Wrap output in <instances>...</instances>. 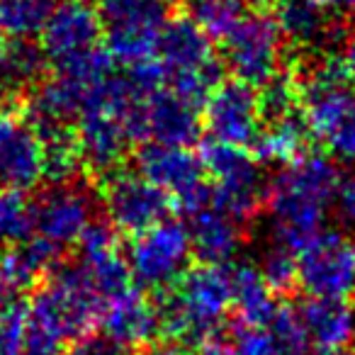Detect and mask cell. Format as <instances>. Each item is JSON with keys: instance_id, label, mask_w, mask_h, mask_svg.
<instances>
[{"instance_id": "obj_1", "label": "cell", "mask_w": 355, "mask_h": 355, "mask_svg": "<svg viewBox=\"0 0 355 355\" xmlns=\"http://www.w3.org/2000/svg\"><path fill=\"white\" fill-rule=\"evenodd\" d=\"M340 173L329 153H309L292 166L280 168L268 180L266 207L272 217L275 243L300 256L326 232V214L334 205Z\"/></svg>"}, {"instance_id": "obj_40", "label": "cell", "mask_w": 355, "mask_h": 355, "mask_svg": "<svg viewBox=\"0 0 355 355\" xmlns=\"http://www.w3.org/2000/svg\"><path fill=\"white\" fill-rule=\"evenodd\" d=\"M246 3H251L256 8H275L280 0H246Z\"/></svg>"}, {"instance_id": "obj_3", "label": "cell", "mask_w": 355, "mask_h": 355, "mask_svg": "<svg viewBox=\"0 0 355 355\" xmlns=\"http://www.w3.org/2000/svg\"><path fill=\"white\" fill-rule=\"evenodd\" d=\"M300 105L311 139L334 161H355V93L340 56L311 64L300 78Z\"/></svg>"}, {"instance_id": "obj_38", "label": "cell", "mask_w": 355, "mask_h": 355, "mask_svg": "<svg viewBox=\"0 0 355 355\" xmlns=\"http://www.w3.org/2000/svg\"><path fill=\"white\" fill-rule=\"evenodd\" d=\"M8 51H10V37H6L0 32V93H3V80H6Z\"/></svg>"}, {"instance_id": "obj_5", "label": "cell", "mask_w": 355, "mask_h": 355, "mask_svg": "<svg viewBox=\"0 0 355 355\" xmlns=\"http://www.w3.org/2000/svg\"><path fill=\"white\" fill-rule=\"evenodd\" d=\"M200 161L209 175V205L246 224L266 207L268 180L261 161L248 148L207 139L200 144Z\"/></svg>"}, {"instance_id": "obj_36", "label": "cell", "mask_w": 355, "mask_h": 355, "mask_svg": "<svg viewBox=\"0 0 355 355\" xmlns=\"http://www.w3.org/2000/svg\"><path fill=\"white\" fill-rule=\"evenodd\" d=\"M340 61H343L345 69H348L350 78L355 80V32L350 37H345V44H343V49H340Z\"/></svg>"}, {"instance_id": "obj_26", "label": "cell", "mask_w": 355, "mask_h": 355, "mask_svg": "<svg viewBox=\"0 0 355 355\" xmlns=\"http://www.w3.org/2000/svg\"><path fill=\"white\" fill-rule=\"evenodd\" d=\"M59 0H0V32L10 40H35Z\"/></svg>"}, {"instance_id": "obj_29", "label": "cell", "mask_w": 355, "mask_h": 355, "mask_svg": "<svg viewBox=\"0 0 355 355\" xmlns=\"http://www.w3.org/2000/svg\"><path fill=\"white\" fill-rule=\"evenodd\" d=\"M258 268L275 295H290L295 292V287H300V258L295 251L280 243H272L268 248Z\"/></svg>"}, {"instance_id": "obj_35", "label": "cell", "mask_w": 355, "mask_h": 355, "mask_svg": "<svg viewBox=\"0 0 355 355\" xmlns=\"http://www.w3.org/2000/svg\"><path fill=\"white\" fill-rule=\"evenodd\" d=\"M22 355H66V353L61 340H56L54 336L44 334V331L35 329L30 324V338H27L25 353Z\"/></svg>"}, {"instance_id": "obj_7", "label": "cell", "mask_w": 355, "mask_h": 355, "mask_svg": "<svg viewBox=\"0 0 355 355\" xmlns=\"http://www.w3.org/2000/svg\"><path fill=\"white\" fill-rule=\"evenodd\" d=\"M105 27L90 0H59L40 35V46L54 73L88 64L103 51Z\"/></svg>"}, {"instance_id": "obj_14", "label": "cell", "mask_w": 355, "mask_h": 355, "mask_svg": "<svg viewBox=\"0 0 355 355\" xmlns=\"http://www.w3.org/2000/svg\"><path fill=\"white\" fill-rule=\"evenodd\" d=\"M95 198L78 183L49 185L37 198V236L64 253L95 222Z\"/></svg>"}, {"instance_id": "obj_2", "label": "cell", "mask_w": 355, "mask_h": 355, "mask_svg": "<svg viewBox=\"0 0 355 355\" xmlns=\"http://www.w3.org/2000/svg\"><path fill=\"white\" fill-rule=\"evenodd\" d=\"M161 334L185 350H200L224 331L232 309V270L198 263L171 290L156 295Z\"/></svg>"}, {"instance_id": "obj_41", "label": "cell", "mask_w": 355, "mask_h": 355, "mask_svg": "<svg viewBox=\"0 0 355 355\" xmlns=\"http://www.w3.org/2000/svg\"><path fill=\"white\" fill-rule=\"evenodd\" d=\"M321 3H326L329 8H350V0H321Z\"/></svg>"}, {"instance_id": "obj_12", "label": "cell", "mask_w": 355, "mask_h": 355, "mask_svg": "<svg viewBox=\"0 0 355 355\" xmlns=\"http://www.w3.org/2000/svg\"><path fill=\"white\" fill-rule=\"evenodd\" d=\"M300 287L309 297H355V239L326 229L300 253Z\"/></svg>"}, {"instance_id": "obj_19", "label": "cell", "mask_w": 355, "mask_h": 355, "mask_svg": "<svg viewBox=\"0 0 355 355\" xmlns=\"http://www.w3.org/2000/svg\"><path fill=\"white\" fill-rule=\"evenodd\" d=\"M103 334L127 348H148L161 334V316L156 300H148L141 290H129L105 304L100 316Z\"/></svg>"}, {"instance_id": "obj_37", "label": "cell", "mask_w": 355, "mask_h": 355, "mask_svg": "<svg viewBox=\"0 0 355 355\" xmlns=\"http://www.w3.org/2000/svg\"><path fill=\"white\" fill-rule=\"evenodd\" d=\"M144 355H188V350L180 348L173 340H166V343H151L144 350Z\"/></svg>"}, {"instance_id": "obj_8", "label": "cell", "mask_w": 355, "mask_h": 355, "mask_svg": "<svg viewBox=\"0 0 355 355\" xmlns=\"http://www.w3.org/2000/svg\"><path fill=\"white\" fill-rule=\"evenodd\" d=\"M141 178L161 188L180 212L193 214L209 205V180L198 153L185 146L144 141L134 153Z\"/></svg>"}, {"instance_id": "obj_43", "label": "cell", "mask_w": 355, "mask_h": 355, "mask_svg": "<svg viewBox=\"0 0 355 355\" xmlns=\"http://www.w3.org/2000/svg\"><path fill=\"white\" fill-rule=\"evenodd\" d=\"M0 190H3V185H0Z\"/></svg>"}, {"instance_id": "obj_34", "label": "cell", "mask_w": 355, "mask_h": 355, "mask_svg": "<svg viewBox=\"0 0 355 355\" xmlns=\"http://www.w3.org/2000/svg\"><path fill=\"white\" fill-rule=\"evenodd\" d=\"M334 212L345 227H355V171L340 173V180L336 185Z\"/></svg>"}, {"instance_id": "obj_9", "label": "cell", "mask_w": 355, "mask_h": 355, "mask_svg": "<svg viewBox=\"0 0 355 355\" xmlns=\"http://www.w3.org/2000/svg\"><path fill=\"white\" fill-rule=\"evenodd\" d=\"M193 243L188 227L175 219L156 224L148 232L132 236L127 248V263L132 277L141 290H151L156 295L171 290L188 270Z\"/></svg>"}, {"instance_id": "obj_4", "label": "cell", "mask_w": 355, "mask_h": 355, "mask_svg": "<svg viewBox=\"0 0 355 355\" xmlns=\"http://www.w3.org/2000/svg\"><path fill=\"white\" fill-rule=\"evenodd\" d=\"M30 324L56 340H78L100 324L105 300L78 261H59L46 282L32 295Z\"/></svg>"}, {"instance_id": "obj_25", "label": "cell", "mask_w": 355, "mask_h": 355, "mask_svg": "<svg viewBox=\"0 0 355 355\" xmlns=\"http://www.w3.org/2000/svg\"><path fill=\"white\" fill-rule=\"evenodd\" d=\"M37 236V200L27 190H0V243L8 248Z\"/></svg>"}, {"instance_id": "obj_42", "label": "cell", "mask_w": 355, "mask_h": 355, "mask_svg": "<svg viewBox=\"0 0 355 355\" xmlns=\"http://www.w3.org/2000/svg\"><path fill=\"white\" fill-rule=\"evenodd\" d=\"M0 246H3V243H0ZM0 261H3V251H0Z\"/></svg>"}, {"instance_id": "obj_24", "label": "cell", "mask_w": 355, "mask_h": 355, "mask_svg": "<svg viewBox=\"0 0 355 355\" xmlns=\"http://www.w3.org/2000/svg\"><path fill=\"white\" fill-rule=\"evenodd\" d=\"M311 132L304 122V114L295 112L290 117L275 119V122L263 124V132L258 134L256 144L251 146V153L261 163H275V166H292L309 156Z\"/></svg>"}, {"instance_id": "obj_33", "label": "cell", "mask_w": 355, "mask_h": 355, "mask_svg": "<svg viewBox=\"0 0 355 355\" xmlns=\"http://www.w3.org/2000/svg\"><path fill=\"white\" fill-rule=\"evenodd\" d=\"M66 355H134L132 348L117 343L110 336H83V338L73 340Z\"/></svg>"}, {"instance_id": "obj_44", "label": "cell", "mask_w": 355, "mask_h": 355, "mask_svg": "<svg viewBox=\"0 0 355 355\" xmlns=\"http://www.w3.org/2000/svg\"><path fill=\"white\" fill-rule=\"evenodd\" d=\"M168 3H171V0H168Z\"/></svg>"}, {"instance_id": "obj_31", "label": "cell", "mask_w": 355, "mask_h": 355, "mask_svg": "<svg viewBox=\"0 0 355 355\" xmlns=\"http://www.w3.org/2000/svg\"><path fill=\"white\" fill-rule=\"evenodd\" d=\"M268 329L275 338L277 355H314L309 338L304 334V326L300 321V314L292 306H280V311Z\"/></svg>"}, {"instance_id": "obj_22", "label": "cell", "mask_w": 355, "mask_h": 355, "mask_svg": "<svg viewBox=\"0 0 355 355\" xmlns=\"http://www.w3.org/2000/svg\"><path fill=\"white\" fill-rule=\"evenodd\" d=\"M304 334L316 350L348 348L355 338V309L350 302L309 297L297 309Z\"/></svg>"}, {"instance_id": "obj_15", "label": "cell", "mask_w": 355, "mask_h": 355, "mask_svg": "<svg viewBox=\"0 0 355 355\" xmlns=\"http://www.w3.org/2000/svg\"><path fill=\"white\" fill-rule=\"evenodd\" d=\"M44 180V141L25 112L0 105V185L27 190Z\"/></svg>"}, {"instance_id": "obj_17", "label": "cell", "mask_w": 355, "mask_h": 355, "mask_svg": "<svg viewBox=\"0 0 355 355\" xmlns=\"http://www.w3.org/2000/svg\"><path fill=\"white\" fill-rule=\"evenodd\" d=\"M158 61L166 69V83L188 76L222 78L224 64L214 54V42L188 15L171 17L158 42Z\"/></svg>"}, {"instance_id": "obj_11", "label": "cell", "mask_w": 355, "mask_h": 355, "mask_svg": "<svg viewBox=\"0 0 355 355\" xmlns=\"http://www.w3.org/2000/svg\"><path fill=\"white\" fill-rule=\"evenodd\" d=\"M103 207L117 234L139 236L171 219L175 205L161 188L148 183L139 173L114 171L103 183Z\"/></svg>"}, {"instance_id": "obj_28", "label": "cell", "mask_w": 355, "mask_h": 355, "mask_svg": "<svg viewBox=\"0 0 355 355\" xmlns=\"http://www.w3.org/2000/svg\"><path fill=\"white\" fill-rule=\"evenodd\" d=\"M258 100H261L263 124L290 117V114L302 110L300 80H295V76H290V73H277L270 83H266L258 90Z\"/></svg>"}, {"instance_id": "obj_20", "label": "cell", "mask_w": 355, "mask_h": 355, "mask_svg": "<svg viewBox=\"0 0 355 355\" xmlns=\"http://www.w3.org/2000/svg\"><path fill=\"white\" fill-rule=\"evenodd\" d=\"M188 234L198 261L209 266H229L241 248V224L212 205L188 214Z\"/></svg>"}, {"instance_id": "obj_21", "label": "cell", "mask_w": 355, "mask_h": 355, "mask_svg": "<svg viewBox=\"0 0 355 355\" xmlns=\"http://www.w3.org/2000/svg\"><path fill=\"white\" fill-rule=\"evenodd\" d=\"M275 20L285 42L300 49L331 46L338 37L329 6L321 0H280L275 6Z\"/></svg>"}, {"instance_id": "obj_23", "label": "cell", "mask_w": 355, "mask_h": 355, "mask_svg": "<svg viewBox=\"0 0 355 355\" xmlns=\"http://www.w3.org/2000/svg\"><path fill=\"white\" fill-rule=\"evenodd\" d=\"M232 309L236 311L239 324L251 329H268L277 316V295L258 266L236 263V268H232Z\"/></svg>"}, {"instance_id": "obj_10", "label": "cell", "mask_w": 355, "mask_h": 355, "mask_svg": "<svg viewBox=\"0 0 355 355\" xmlns=\"http://www.w3.org/2000/svg\"><path fill=\"white\" fill-rule=\"evenodd\" d=\"M222 44V64L232 71L236 80H243L253 88H263L277 73H282L280 64L285 37L275 15L251 12Z\"/></svg>"}, {"instance_id": "obj_18", "label": "cell", "mask_w": 355, "mask_h": 355, "mask_svg": "<svg viewBox=\"0 0 355 355\" xmlns=\"http://www.w3.org/2000/svg\"><path fill=\"white\" fill-rule=\"evenodd\" d=\"M76 139H78L83 166L100 178H107L119 171V163L127 156L129 144H134L122 119L103 107H85L78 114Z\"/></svg>"}, {"instance_id": "obj_13", "label": "cell", "mask_w": 355, "mask_h": 355, "mask_svg": "<svg viewBox=\"0 0 355 355\" xmlns=\"http://www.w3.org/2000/svg\"><path fill=\"white\" fill-rule=\"evenodd\" d=\"M202 124L209 139L248 148L263 132V114L258 90L243 80H222L202 107Z\"/></svg>"}, {"instance_id": "obj_27", "label": "cell", "mask_w": 355, "mask_h": 355, "mask_svg": "<svg viewBox=\"0 0 355 355\" xmlns=\"http://www.w3.org/2000/svg\"><path fill=\"white\" fill-rule=\"evenodd\" d=\"M188 17L212 42H224L246 17V0H185Z\"/></svg>"}, {"instance_id": "obj_6", "label": "cell", "mask_w": 355, "mask_h": 355, "mask_svg": "<svg viewBox=\"0 0 355 355\" xmlns=\"http://www.w3.org/2000/svg\"><path fill=\"white\" fill-rule=\"evenodd\" d=\"M112 61L124 69L158 59L161 32L168 25V0H95Z\"/></svg>"}, {"instance_id": "obj_39", "label": "cell", "mask_w": 355, "mask_h": 355, "mask_svg": "<svg viewBox=\"0 0 355 355\" xmlns=\"http://www.w3.org/2000/svg\"><path fill=\"white\" fill-rule=\"evenodd\" d=\"M314 355H353L348 348H329V350H314Z\"/></svg>"}, {"instance_id": "obj_16", "label": "cell", "mask_w": 355, "mask_h": 355, "mask_svg": "<svg viewBox=\"0 0 355 355\" xmlns=\"http://www.w3.org/2000/svg\"><path fill=\"white\" fill-rule=\"evenodd\" d=\"M202 132L200 107L185 103L168 88L151 93L141 103V110L134 122V141H156L166 146H185L198 144Z\"/></svg>"}, {"instance_id": "obj_32", "label": "cell", "mask_w": 355, "mask_h": 355, "mask_svg": "<svg viewBox=\"0 0 355 355\" xmlns=\"http://www.w3.org/2000/svg\"><path fill=\"white\" fill-rule=\"evenodd\" d=\"M229 355H277L270 329H251L239 324L229 331Z\"/></svg>"}, {"instance_id": "obj_30", "label": "cell", "mask_w": 355, "mask_h": 355, "mask_svg": "<svg viewBox=\"0 0 355 355\" xmlns=\"http://www.w3.org/2000/svg\"><path fill=\"white\" fill-rule=\"evenodd\" d=\"M30 338V304L22 300L0 309V355H22Z\"/></svg>"}]
</instances>
